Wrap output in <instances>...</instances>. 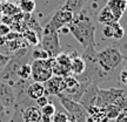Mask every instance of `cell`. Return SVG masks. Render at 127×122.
Here are the masks:
<instances>
[{
	"label": "cell",
	"mask_w": 127,
	"mask_h": 122,
	"mask_svg": "<svg viewBox=\"0 0 127 122\" xmlns=\"http://www.w3.org/2000/svg\"><path fill=\"white\" fill-rule=\"evenodd\" d=\"M68 31L74 36V39L82 46L84 53L82 58L86 61L95 60L96 56V44H95V27L87 11L81 9L73 15V20L67 26Z\"/></svg>",
	"instance_id": "cell-1"
},
{
	"label": "cell",
	"mask_w": 127,
	"mask_h": 122,
	"mask_svg": "<svg viewBox=\"0 0 127 122\" xmlns=\"http://www.w3.org/2000/svg\"><path fill=\"white\" fill-rule=\"evenodd\" d=\"M126 59L118 48V46H107L106 48L101 50H96L95 61L100 66L101 69L109 74L111 76L113 75L114 71L123 63V61Z\"/></svg>",
	"instance_id": "cell-2"
},
{
	"label": "cell",
	"mask_w": 127,
	"mask_h": 122,
	"mask_svg": "<svg viewBox=\"0 0 127 122\" xmlns=\"http://www.w3.org/2000/svg\"><path fill=\"white\" fill-rule=\"evenodd\" d=\"M108 104H115L121 110L127 109V92L118 88H109V89L99 88L95 106H98L99 108H104Z\"/></svg>",
	"instance_id": "cell-3"
},
{
	"label": "cell",
	"mask_w": 127,
	"mask_h": 122,
	"mask_svg": "<svg viewBox=\"0 0 127 122\" xmlns=\"http://www.w3.org/2000/svg\"><path fill=\"white\" fill-rule=\"evenodd\" d=\"M41 47L48 53L50 58H55L61 50L58 29H55L50 23H47L45 27L41 28Z\"/></svg>",
	"instance_id": "cell-4"
},
{
	"label": "cell",
	"mask_w": 127,
	"mask_h": 122,
	"mask_svg": "<svg viewBox=\"0 0 127 122\" xmlns=\"http://www.w3.org/2000/svg\"><path fill=\"white\" fill-rule=\"evenodd\" d=\"M57 96L59 98L61 106L66 110V113L68 114L69 120H74L75 122H85L90 118L86 108L80 102L73 101V100L68 99V98H66V96H64L61 94H58Z\"/></svg>",
	"instance_id": "cell-5"
},
{
	"label": "cell",
	"mask_w": 127,
	"mask_h": 122,
	"mask_svg": "<svg viewBox=\"0 0 127 122\" xmlns=\"http://www.w3.org/2000/svg\"><path fill=\"white\" fill-rule=\"evenodd\" d=\"M31 79L35 82L44 83L47 81L52 75V67H51V58L46 60H33L31 63Z\"/></svg>",
	"instance_id": "cell-6"
},
{
	"label": "cell",
	"mask_w": 127,
	"mask_h": 122,
	"mask_svg": "<svg viewBox=\"0 0 127 122\" xmlns=\"http://www.w3.org/2000/svg\"><path fill=\"white\" fill-rule=\"evenodd\" d=\"M73 13L72 11H69V9L65 8L64 6H61L57 12H55L53 15H52V18L48 23L55 28V29H58V31H61L64 27H67L68 25L71 24V21L73 20Z\"/></svg>",
	"instance_id": "cell-7"
},
{
	"label": "cell",
	"mask_w": 127,
	"mask_h": 122,
	"mask_svg": "<svg viewBox=\"0 0 127 122\" xmlns=\"http://www.w3.org/2000/svg\"><path fill=\"white\" fill-rule=\"evenodd\" d=\"M42 85L45 88V95H58L65 89L64 76H59V75H52Z\"/></svg>",
	"instance_id": "cell-8"
},
{
	"label": "cell",
	"mask_w": 127,
	"mask_h": 122,
	"mask_svg": "<svg viewBox=\"0 0 127 122\" xmlns=\"http://www.w3.org/2000/svg\"><path fill=\"white\" fill-rule=\"evenodd\" d=\"M0 102L9 110H13L15 106V95L13 88L8 83L0 80Z\"/></svg>",
	"instance_id": "cell-9"
},
{
	"label": "cell",
	"mask_w": 127,
	"mask_h": 122,
	"mask_svg": "<svg viewBox=\"0 0 127 122\" xmlns=\"http://www.w3.org/2000/svg\"><path fill=\"white\" fill-rule=\"evenodd\" d=\"M98 93H99V87H98V85L94 83V82H91V83L86 87V89L84 92V94L81 95L79 102L86 109L92 107V106H95V101H96V98H98Z\"/></svg>",
	"instance_id": "cell-10"
},
{
	"label": "cell",
	"mask_w": 127,
	"mask_h": 122,
	"mask_svg": "<svg viewBox=\"0 0 127 122\" xmlns=\"http://www.w3.org/2000/svg\"><path fill=\"white\" fill-rule=\"evenodd\" d=\"M68 54L71 55V73H72V75L78 76V75L82 74L86 69V61L82 58V55L79 54L75 50L69 52Z\"/></svg>",
	"instance_id": "cell-11"
},
{
	"label": "cell",
	"mask_w": 127,
	"mask_h": 122,
	"mask_svg": "<svg viewBox=\"0 0 127 122\" xmlns=\"http://www.w3.org/2000/svg\"><path fill=\"white\" fill-rule=\"evenodd\" d=\"M106 6L112 12L115 21H120L121 17L124 15L125 11L127 8V1L126 0H108Z\"/></svg>",
	"instance_id": "cell-12"
},
{
	"label": "cell",
	"mask_w": 127,
	"mask_h": 122,
	"mask_svg": "<svg viewBox=\"0 0 127 122\" xmlns=\"http://www.w3.org/2000/svg\"><path fill=\"white\" fill-rule=\"evenodd\" d=\"M23 118L25 122H40L41 110L35 104H28L23 109Z\"/></svg>",
	"instance_id": "cell-13"
},
{
	"label": "cell",
	"mask_w": 127,
	"mask_h": 122,
	"mask_svg": "<svg viewBox=\"0 0 127 122\" xmlns=\"http://www.w3.org/2000/svg\"><path fill=\"white\" fill-rule=\"evenodd\" d=\"M26 95L30 100H33L35 101L36 99H39L40 96L45 95V88H44V85L40 83V82H30L26 87Z\"/></svg>",
	"instance_id": "cell-14"
},
{
	"label": "cell",
	"mask_w": 127,
	"mask_h": 122,
	"mask_svg": "<svg viewBox=\"0 0 127 122\" xmlns=\"http://www.w3.org/2000/svg\"><path fill=\"white\" fill-rule=\"evenodd\" d=\"M41 110V122H52V118L54 115L57 107L53 102H48L45 107L40 108Z\"/></svg>",
	"instance_id": "cell-15"
},
{
	"label": "cell",
	"mask_w": 127,
	"mask_h": 122,
	"mask_svg": "<svg viewBox=\"0 0 127 122\" xmlns=\"http://www.w3.org/2000/svg\"><path fill=\"white\" fill-rule=\"evenodd\" d=\"M96 19H98V23L102 24V25H109V24L115 21L113 14H112V12L109 11L107 6H105L102 9H100L98 15H96Z\"/></svg>",
	"instance_id": "cell-16"
},
{
	"label": "cell",
	"mask_w": 127,
	"mask_h": 122,
	"mask_svg": "<svg viewBox=\"0 0 127 122\" xmlns=\"http://www.w3.org/2000/svg\"><path fill=\"white\" fill-rule=\"evenodd\" d=\"M54 59L57 60V62L59 63L60 66H61L68 74H72V73H71V55L68 54L67 52L59 53Z\"/></svg>",
	"instance_id": "cell-17"
},
{
	"label": "cell",
	"mask_w": 127,
	"mask_h": 122,
	"mask_svg": "<svg viewBox=\"0 0 127 122\" xmlns=\"http://www.w3.org/2000/svg\"><path fill=\"white\" fill-rule=\"evenodd\" d=\"M0 11L4 13V15H9V17H14L15 14L21 12L19 6H17L15 4H12V2H5L4 5L0 4Z\"/></svg>",
	"instance_id": "cell-18"
},
{
	"label": "cell",
	"mask_w": 127,
	"mask_h": 122,
	"mask_svg": "<svg viewBox=\"0 0 127 122\" xmlns=\"http://www.w3.org/2000/svg\"><path fill=\"white\" fill-rule=\"evenodd\" d=\"M85 2H86V0H66L63 6L65 8L72 11L73 13L75 14V13H78L79 11H81L82 7H84V5H85Z\"/></svg>",
	"instance_id": "cell-19"
},
{
	"label": "cell",
	"mask_w": 127,
	"mask_h": 122,
	"mask_svg": "<svg viewBox=\"0 0 127 122\" xmlns=\"http://www.w3.org/2000/svg\"><path fill=\"white\" fill-rule=\"evenodd\" d=\"M101 109L104 110L106 118L108 119L109 121L111 120H115L117 116L121 112V109L119 108L118 106H115V104H108V106H106V107H104V108H101Z\"/></svg>",
	"instance_id": "cell-20"
},
{
	"label": "cell",
	"mask_w": 127,
	"mask_h": 122,
	"mask_svg": "<svg viewBox=\"0 0 127 122\" xmlns=\"http://www.w3.org/2000/svg\"><path fill=\"white\" fill-rule=\"evenodd\" d=\"M19 8L24 13L31 14L35 9V1L34 0H19Z\"/></svg>",
	"instance_id": "cell-21"
},
{
	"label": "cell",
	"mask_w": 127,
	"mask_h": 122,
	"mask_svg": "<svg viewBox=\"0 0 127 122\" xmlns=\"http://www.w3.org/2000/svg\"><path fill=\"white\" fill-rule=\"evenodd\" d=\"M31 73H32L31 65L28 62H26L19 67L18 72H17V75H18V77L21 79V80H30V79H31Z\"/></svg>",
	"instance_id": "cell-22"
},
{
	"label": "cell",
	"mask_w": 127,
	"mask_h": 122,
	"mask_svg": "<svg viewBox=\"0 0 127 122\" xmlns=\"http://www.w3.org/2000/svg\"><path fill=\"white\" fill-rule=\"evenodd\" d=\"M32 59L33 60H46L50 59V55L42 47H38L32 50Z\"/></svg>",
	"instance_id": "cell-23"
},
{
	"label": "cell",
	"mask_w": 127,
	"mask_h": 122,
	"mask_svg": "<svg viewBox=\"0 0 127 122\" xmlns=\"http://www.w3.org/2000/svg\"><path fill=\"white\" fill-rule=\"evenodd\" d=\"M7 122H25L24 121V118H23V110L19 108L17 104L14 106V108H13V110H12L11 116H9Z\"/></svg>",
	"instance_id": "cell-24"
},
{
	"label": "cell",
	"mask_w": 127,
	"mask_h": 122,
	"mask_svg": "<svg viewBox=\"0 0 127 122\" xmlns=\"http://www.w3.org/2000/svg\"><path fill=\"white\" fill-rule=\"evenodd\" d=\"M111 25H112V27H113V39H117V40L123 39L124 35H125V29H124L123 26L119 24V21H114V23H112Z\"/></svg>",
	"instance_id": "cell-25"
},
{
	"label": "cell",
	"mask_w": 127,
	"mask_h": 122,
	"mask_svg": "<svg viewBox=\"0 0 127 122\" xmlns=\"http://www.w3.org/2000/svg\"><path fill=\"white\" fill-rule=\"evenodd\" d=\"M25 39L27 40L30 45H38L39 44V38H38V33L34 29H27V32L25 33Z\"/></svg>",
	"instance_id": "cell-26"
},
{
	"label": "cell",
	"mask_w": 127,
	"mask_h": 122,
	"mask_svg": "<svg viewBox=\"0 0 127 122\" xmlns=\"http://www.w3.org/2000/svg\"><path fill=\"white\" fill-rule=\"evenodd\" d=\"M68 120H69L68 114L63 110H55L54 115L52 118V122H68Z\"/></svg>",
	"instance_id": "cell-27"
},
{
	"label": "cell",
	"mask_w": 127,
	"mask_h": 122,
	"mask_svg": "<svg viewBox=\"0 0 127 122\" xmlns=\"http://www.w3.org/2000/svg\"><path fill=\"white\" fill-rule=\"evenodd\" d=\"M11 113H12V110L7 109L4 104L0 102V120H2V121H8L9 116H11Z\"/></svg>",
	"instance_id": "cell-28"
},
{
	"label": "cell",
	"mask_w": 127,
	"mask_h": 122,
	"mask_svg": "<svg viewBox=\"0 0 127 122\" xmlns=\"http://www.w3.org/2000/svg\"><path fill=\"white\" fill-rule=\"evenodd\" d=\"M102 34H104L105 38L107 39H113V27L112 25H105L104 28H102Z\"/></svg>",
	"instance_id": "cell-29"
},
{
	"label": "cell",
	"mask_w": 127,
	"mask_h": 122,
	"mask_svg": "<svg viewBox=\"0 0 127 122\" xmlns=\"http://www.w3.org/2000/svg\"><path fill=\"white\" fill-rule=\"evenodd\" d=\"M48 102H50L48 96H47V95H42V96H40L39 99L35 100V106H38L39 108H42V107H45Z\"/></svg>",
	"instance_id": "cell-30"
},
{
	"label": "cell",
	"mask_w": 127,
	"mask_h": 122,
	"mask_svg": "<svg viewBox=\"0 0 127 122\" xmlns=\"http://www.w3.org/2000/svg\"><path fill=\"white\" fill-rule=\"evenodd\" d=\"M119 80H120V82H121L123 85H125V86L127 87V66H125V67L121 69V72L119 74Z\"/></svg>",
	"instance_id": "cell-31"
},
{
	"label": "cell",
	"mask_w": 127,
	"mask_h": 122,
	"mask_svg": "<svg viewBox=\"0 0 127 122\" xmlns=\"http://www.w3.org/2000/svg\"><path fill=\"white\" fill-rule=\"evenodd\" d=\"M115 122H127V109H124L120 112V114L115 119Z\"/></svg>",
	"instance_id": "cell-32"
},
{
	"label": "cell",
	"mask_w": 127,
	"mask_h": 122,
	"mask_svg": "<svg viewBox=\"0 0 127 122\" xmlns=\"http://www.w3.org/2000/svg\"><path fill=\"white\" fill-rule=\"evenodd\" d=\"M11 59V56H8V55H4L0 53V68H2L6 65V63L8 62V60Z\"/></svg>",
	"instance_id": "cell-33"
},
{
	"label": "cell",
	"mask_w": 127,
	"mask_h": 122,
	"mask_svg": "<svg viewBox=\"0 0 127 122\" xmlns=\"http://www.w3.org/2000/svg\"><path fill=\"white\" fill-rule=\"evenodd\" d=\"M9 32H11V29H9V27L7 25H5V24H1V25H0V34L7 35Z\"/></svg>",
	"instance_id": "cell-34"
},
{
	"label": "cell",
	"mask_w": 127,
	"mask_h": 122,
	"mask_svg": "<svg viewBox=\"0 0 127 122\" xmlns=\"http://www.w3.org/2000/svg\"><path fill=\"white\" fill-rule=\"evenodd\" d=\"M68 122H75L74 120H68Z\"/></svg>",
	"instance_id": "cell-35"
},
{
	"label": "cell",
	"mask_w": 127,
	"mask_h": 122,
	"mask_svg": "<svg viewBox=\"0 0 127 122\" xmlns=\"http://www.w3.org/2000/svg\"><path fill=\"white\" fill-rule=\"evenodd\" d=\"M100 122H109V120H106V121H100Z\"/></svg>",
	"instance_id": "cell-36"
},
{
	"label": "cell",
	"mask_w": 127,
	"mask_h": 122,
	"mask_svg": "<svg viewBox=\"0 0 127 122\" xmlns=\"http://www.w3.org/2000/svg\"><path fill=\"white\" fill-rule=\"evenodd\" d=\"M0 122H7V121H2V120H0Z\"/></svg>",
	"instance_id": "cell-37"
},
{
	"label": "cell",
	"mask_w": 127,
	"mask_h": 122,
	"mask_svg": "<svg viewBox=\"0 0 127 122\" xmlns=\"http://www.w3.org/2000/svg\"><path fill=\"white\" fill-rule=\"evenodd\" d=\"M126 1H127V0H126Z\"/></svg>",
	"instance_id": "cell-38"
},
{
	"label": "cell",
	"mask_w": 127,
	"mask_h": 122,
	"mask_svg": "<svg viewBox=\"0 0 127 122\" xmlns=\"http://www.w3.org/2000/svg\"><path fill=\"white\" fill-rule=\"evenodd\" d=\"M126 58H127V56H126Z\"/></svg>",
	"instance_id": "cell-39"
}]
</instances>
